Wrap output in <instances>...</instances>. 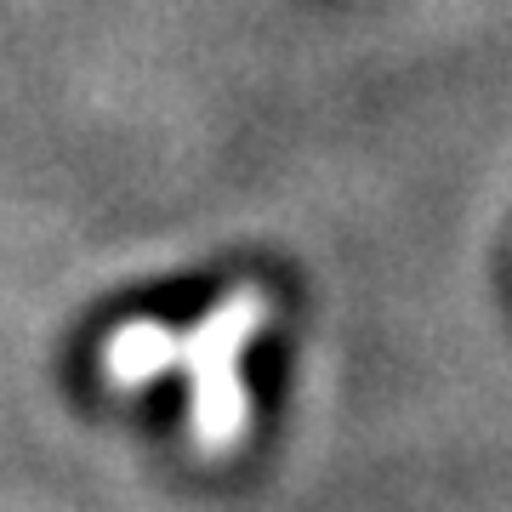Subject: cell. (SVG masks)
Listing matches in <instances>:
<instances>
[{"label":"cell","instance_id":"6da1fadb","mask_svg":"<svg viewBox=\"0 0 512 512\" xmlns=\"http://www.w3.org/2000/svg\"><path fill=\"white\" fill-rule=\"evenodd\" d=\"M268 319L262 291H234L228 302L205 313L200 325L177 336V370H188L194 393V439L205 450H228L245 433V382H239V353Z\"/></svg>","mask_w":512,"mask_h":512},{"label":"cell","instance_id":"7a4b0ae2","mask_svg":"<svg viewBox=\"0 0 512 512\" xmlns=\"http://www.w3.org/2000/svg\"><path fill=\"white\" fill-rule=\"evenodd\" d=\"M103 370L114 387H143L165 370H177V330L154 325V319H131L109 336L103 348Z\"/></svg>","mask_w":512,"mask_h":512}]
</instances>
